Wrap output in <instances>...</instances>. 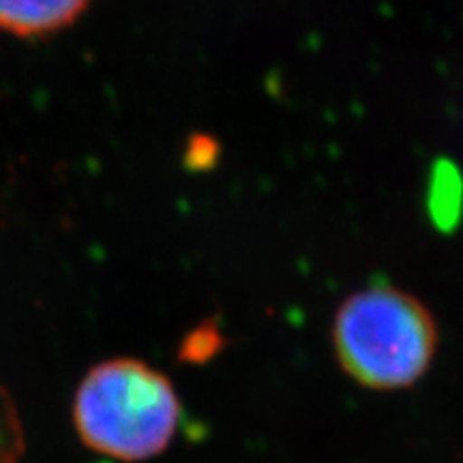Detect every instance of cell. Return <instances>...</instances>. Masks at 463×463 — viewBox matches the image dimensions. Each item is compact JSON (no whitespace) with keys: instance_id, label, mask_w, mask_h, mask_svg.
Returning a JSON list of instances; mask_svg holds the SVG:
<instances>
[{"instance_id":"1","label":"cell","mask_w":463,"mask_h":463,"mask_svg":"<svg viewBox=\"0 0 463 463\" xmlns=\"http://www.w3.org/2000/svg\"><path fill=\"white\" fill-rule=\"evenodd\" d=\"M183 420L172 380L140 358L97 363L78 384L71 422L92 453L123 463H144L170 449Z\"/></svg>"},{"instance_id":"2","label":"cell","mask_w":463,"mask_h":463,"mask_svg":"<svg viewBox=\"0 0 463 463\" xmlns=\"http://www.w3.org/2000/svg\"><path fill=\"white\" fill-rule=\"evenodd\" d=\"M333 344L344 372L358 384L399 391L427 373L438 328L425 305L378 283L344 300L333 322Z\"/></svg>"},{"instance_id":"3","label":"cell","mask_w":463,"mask_h":463,"mask_svg":"<svg viewBox=\"0 0 463 463\" xmlns=\"http://www.w3.org/2000/svg\"><path fill=\"white\" fill-rule=\"evenodd\" d=\"M90 0H0V31L39 37L73 24Z\"/></svg>"},{"instance_id":"4","label":"cell","mask_w":463,"mask_h":463,"mask_svg":"<svg viewBox=\"0 0 463 463\" xmlns=\"http://www.w3.org/2000/svg\"><path fill=\"white\" fill-rule=\"evenodd\" d=\"M26 427L9 386L0 378V463H24Z\"/></svg>"}]
</instances>
